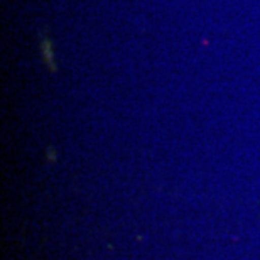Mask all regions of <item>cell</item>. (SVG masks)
I'll return each instance as SVG.
<instances>
[{
  "mask_svg": "<svg viewBox=\"0 0 260 260\" xmlns=\"http://www.w3.org/2000/svg\"><path fill=\"white\" fill-rule=\"evenodd\" d=\"M43 51H44V59H46V63H48L49 70L54 71L56 68H54V61H53V53H51V41H49V38L43 39Z\"/></svg>",
  "mask_w": 260,
  "mask_h": 260,
  "instance_id": "6da1fadb",
  "label": "cell"
}]
</instances>
